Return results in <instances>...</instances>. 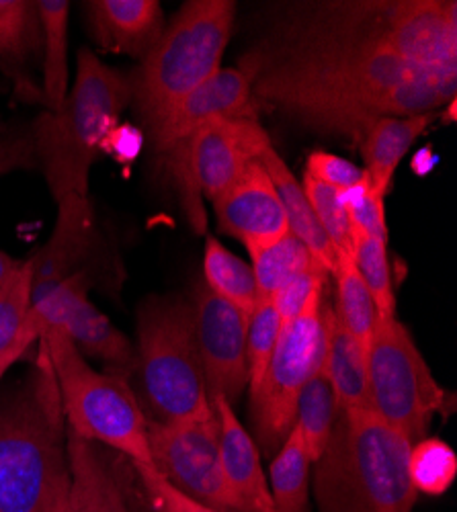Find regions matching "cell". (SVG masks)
Instances as JSON below:
<instances>
[{
  "label": "cell",
  "mask_w": 457,
  "mask_h": 512,
  "mask_svg": "<svg viewBox=\"0 0 457 512\" xmlns=\"http://www.w3.org/2000/svg\"><path fill=\"white\" fill-rule=\"evenodd\" d=\"M339 414V402L324 367V355L304 383L296 404V422L312 463L322 455Z\"/></svg>",
  "instance_id": "26"
},
{
  "label": "cell",
  "mask_w": 457,
  "mask_h": 512,
  "mask_svg": "<svg viewBox=\"0 0 457 512\" xmlns=\"http://www.w3.org/2000/svg\"><path fill=\"white\" fill-rule=\"evenodd\" d=\"M257 109L251 72L242 66L222 68L146 127L154 150L166 156L205 125L222 119H257Z\"/></svg>",
  "instance_id": "13"
},
{
  "label": "cell",
  "mask_w": 457,
  "mask_h": 512,
  "mask_svg": "<svg viewBox=\"0 0 457 512\" xmlns=\"http://www.w3.org/2000/svg\"><path fill=\"white\" fill-rule=\"evenodd\" d=\"M132 469L144 488V494L152 512H220L216 508L199 504L193 498L185 496L175 486L166 482L152 467L132 465Z\"/></svg>",
  "instance_id": "36"
},
{
  "label": "cell",
  "mask_w": 457,
  "mask_h": 512,
  "mask_svg": "<svg viewBox=\"0 0 457 512\" xmlns=\"http://www.w3.org/2000/svg\"><path fill=\"white\" fill-rule=\"evenodd\" d=\"M31 310V267L23 261L21 269L0 289V351L15 343Z\"/></svg>",
  "instance_id": "34"
},
{
  "label": "cell",
  "mask_w": 457,
  "mask_h": 512,
  "mask_svg": "<svg viewBox=\"0 0 457 512\" xmlns=\"http://www.w3.org/2000/svg\"><path fill=\"white\" fill-rule=\"evenodd\" d=\"M191 306L207 392L224 396L234 406L248 390V316L207 289L205 283L195 285Z\"/></svg>",
  "instance_id": "14"
},
{
  "label": "cell",
  "mask_w": 457,
  "mask_h": 512,
  "mask_svg": "<svg viewBox=\"0 0 457 512\" xmlns=\"http://www.w3.org/2000/svg\"><path fill=\"white\" fill-rule=\"evenodd\" d=\"M369 410L410 443L427 437L445 390L398 318H378L367 347Z\"/></svg>",
  "instance_id": "8"
},
{
  "label": "cell",
  "mask_w": 457,
  "mask_h": 512,
  "mask_svg": "<svg viewBox=\"0 0 457 512\" xmlns=\"http://www.w3.org/2000/svg\"><path fill=\"white\" fill-rule=\"evenodd\" d=\"M337 281L335 314L343 328L367 351L378 322V310L353 261H341L332 273Z\"/></svg>",
  "instance_id": "29"
},
{
  "label": "cell",
  "mask_w": 457,
  "mask_h": 512,
  "mask_svg": "<svg viewBox=\"0 0 457 512\" xmlns=\"http://www.w3.org/2000/svg\"><path fill=\"white\" fill-rule=\"evenodd\" d=\"M433 121V113L408 117H380L359 138L363 154V173L367 187L378 197H386L396 168Z\"/></svg>",
  "instance_id": "21"
},
{
  "label": "cell",
  "mask_w": 457,
  "mask_h": 512,
  "mask_svg": "<svg viewBox=\"0 0 457 512\" xmlns=\"http://www.w3.org/2000/svg\"><path fill=\"white\" fill-rule=\"evenodd\" d=\"M236 19L232 0H189L130 74L132 103L148 125L222 70Z\"/></svg>",
  "instance_id": "6"
},
{
  "label": "cell",
  "mask_w": 457,
  "mask_h": 512,
  "mask_svg": "<svg viewBox=\"0 0 457 512\" xmlns=\"http://www.w3.org/2000/svg\"><path fill=\"white\" fill-rule=\"evenodd\" d=\"M410 441L371 410H339L314 467L318 512H412Z\"/></svg>",
  "instance_id": "3"
},
{
  "label": "cell",
  "mask_w": 457,
  "mask_h": 512,
  "mask_svg": "<svg viewBox=\"0 0 457 512\" xmlns=\"http://www.w3.org/2000/svg\"><path fill=\"white\" fill-rule=\"evenodd\" d=\"M267 142L271 138L259 119H222L205 125L187 144L162 156L183 189L185 207L197 232H205L197 195L203 193L214 203L257 160Z\"/></svg>",
  "instance_id": "10"
},
{
  "label": "cell",
  "mask_w": 457,
  "mask_h": 512,
  "mask_svg": "<svg viewBox=\"0 0 457 512\" xmlns=\"http://www.w3.org/2000/svg\"><path fill=\"white\" fill-rule=\"evenodd\" d=\"M39 338H41V336H39L35 330H31L29 326L23 324L19 336L15 338V343L9 345L5 351H0V379L5 377V373H7L17 361H21L23 357L29 355L31 347L39 343Z\"/></svg>",
  "instance_id": "40"
},
{
  "label": "cell",
  "mask_w": 457,
  "mask_h": 512,
  "mask_svg": "<svg viewBox=\"0 0 457 512\" xmlns=\"http://www.w3.org/2000/svg\"><path fill=\"white\" fill-rule=\"evenodd\" d=\"M408 476L419 494L443 496L455 482L457 455L445 441L425 437L410 445Z\"/></svg>",
  "instance_id": "30"
},
{
  "label": "cell",
  "mask_w": 457,
  "mask_h": 512,
  "mask_svg": "<svg viewBox=\"0 0 457 512\" xmlns=\"http://www.w3.org/2000/svg\"><path fill=\"white\" fill-rule=\"evenodd\" d=\"M300 7L242 58L259 105L359 142L380 117L435 113L455 101V76L412 66L388 48V3Z\"/></svg>",
  "instance_id": "1"
},
{
  "label": "cell",
  "mask_w": 457,
  "mask_h": 512,
  "mask_svg": "<svg viewBox=\"0 0 457 512\" xmlns=\"http://www.w3.org/2000/svg\"><path fill=\"white\" fill-rule=\"evenodd\" d=\"M251 254V269L257 283V300H271V297L292 279L318 265L310 250L294 236L285 234L273 242L246 248Z\"/></svg>",
  "instance_id": "28"
},
{
  "label": "cell",
  "mask_w": 457,
  "mask_h": 512,
  "mask_svg": "<svg viewBox=\"0 0 457 512\" xmlns=\"http://www.w3.org/2000/svg\"><path fill=\"white\" fill-rule=\"evenodd\" d=\"M214 209L220 228L246 248L273 242L289 232L279 195L257 160L214 201Z\"/></svg>",
  "instance_id": "16"
},
{
  "label": "cell",
  "mask_w": 457,
  "mask_h": 512,
  "mask_svg": "<svg viewBox=\"0 0 457 512\" xmlns=\"http://www.w3.org/2000/svg\"><path fill=\"white\" fill-rule=\"evenodd\" d=\"M21 265H23V261H17L5 250H0V289L7 285V281L21 269Z\"/></svg>",
  "instance_id": "41"
},
{
  "label": "cell",
  "mask_w": 457,
  "mask_h": 512,
  "mask_svg": "<svg viewBox=\"0 0 457 512\" xmlns=\"http://www.w3.org/2000/svg\"><path fill=\"white\" fill-rule=\"evenodd\" d=\"M148 445L156 472L179 492L220 512H238L222 474L214 408L207 416L175 422L148 418Z\"/></svg>",
  "instance_id": "11"
},
{
  "label": "cell",
  "mask_w": 457,
  "mask_h": 512,
  "mask_svg": "<svg viewBox=\"0 0 457 512\" xmlns=\"http://www.w3.org/2000/svg\"><path fill=\"white\" fill-rule=\"evenodd\" d=\"M82 9L101 50L136 60L156 46L166 27L158 0H89Z\"/></svg>",
  "instance_id": "18"
},
{
  "label": "cell",
  "mask_w": 457,
  "mask_h": 512,
  "mask_svg": "<svg viewBox=\"0 0 457 512\" xmlns=\"http://www.w3.org/2000/svg\"><path fill=\"white\" fill-rule=\"evenodd\" d=\"M44 50V29L31 0H0V68L15 78L19 91L35 95L25 66Z\"/></svg>",
  "instance_id": "23"
},
{
  "label": "cell",
  "mask_w": 457,
  "mask_h": 512,
  "mask_svg": "<svg viewBox=\"0 0 457 512\" xmlns=\"http://www.w3.org/2000/svg\"><path fill=\"white\" fill-rule=\"evenodd\" d=\"M70 488L62 512H130L109 453L68 431Z\"/></svg>",
  "instance_id": "19"
},
{
  "label": "cell",
  "mask_w": 457,
  "mask_h": 512,
  "mask_svg": "<svg viewBox=\"0 0 457 512\" xmlns=\"http://www.w3.org/2000/svg\"><path fill=\"white\" fill-rule=\"evenodd\" d=\"M33 138L25 132L0 130V179L17 170H37Z\"/></svg>",
  "instance_id": "39"
},
{
  "label": "cell",
  "mask_w": 457,
  "mask_h": 512,
  "mask_svg": "<svg viewBox=\"0 0 457 512\" xmlns=\"http://www.w3.org/2000/svg\"><path fill=\"white\" fill-rule=\"evenodd\" d=\"M257 162L265 168V173L269 175L281 207L285 211V220L289 234H294L312 254V259L328 273L332 275L337 269V252L332 248L330 240L326 238L324 230L320 228L316 213L304 193L302 183L296 179V175L289 170L285 160L277 154L271 142H267L259 154Z\"/></svg>",
  "instance_id": "20"
},
{
  "label": "cell",
  "mask_w": 457,
  "mask_h": 512,
  "mask_svg": "<svg viewBox=\"0 0 457 512\" xmlns=\"http://www.w3.org/2000/svg\"><path fill=\"white\" fill-rule=\"evenodd\" d=\"M203 283L224 302L251 316L257 304V283L251 265L210 236L203 248Z\"/></svg>",
  "instance_id": "27"
},
{
  "label": "cell",
  "mask_w": 457,
  "mask_h": 512,
  "mask_svg": "<svg viewBox=\"0 0 457 512\" xmlns=\"http://www.w3.org/2000/svg\"><path fill=\"white\" fill-rule=\"evenodd\" d=\"M220 422V461L230 498L238 512H277L269 482L261 465V453L234 406L224 396H210Z\"/></svg>",
  "instance_id": "17"
},
{
  "label": "cell",
  "mask_w": 457,
  "mask_h": 512,
  "mask_svg": "<svg viewBox=\"0 0 457 512\" xmlns=\"http://www.w3.org/2000/svg\"><path fill=\"white\" fill-rule=\"evenodd\" d=\"M324 367L339 410H369L367 351L343 328L328 302H324Z\"/></svg>",
  "instance_id": "22"
},
{
  "label": "cell",
  "mask_w": 457,
  "mask_h": 512,
  "mask_svg": "<svg viewBox=\"0 0 457 512\" xmlns=\"http://www.w3.org/2000/svg\"><path fill=\"white\" fill-rule=\"evenodd\" d=\"M128 105L130 74L105 64L91 48H82L64 105L54 113L44 111L33 123L35 158L54 201L89 195L91 168Z\"/></svg>",
  "instance_id": "4"
},
{
  "label": "cell",
  "mask_w": 457,
  "mask_h": 512,
  "mask_svg": "<svg viewBox=\"0 0 457 512\" xmlns=\"http://www.w3.org/2000/svg\"><path fill=\"white\" fill-rule=\"evenodd\" d=\"M0 394V512H62L70 488L68 426L46 347Z\"/></svg>",
  "instance_id": "2"
},
{
  "label": "cell",
  "mask_w": 457,
  "mask_h": 512,
  "mask_svg": "<svg viewBox=\"0 0 457 512\" xmlns=\"http://www.w3.org/2000/svg\"><path fill=\"white\" fill-rule=\"evenodd\" d=\"M58 205V216L50 240L41 246L31 267V297L46 293L68 277L85 271L87 256L95 242V209L89 195H68Z\"/></svg>",
  "instance_id": "15"
},
{
  "label": "cell",
  "mask_w": 457,
  "mask_h": 512,
  "mask_svg": "<svg viewBox=\"0 0 457 512\" xmlns=\"http://www.w3.org/2000/svg\"><path fill=\"white\" fill-rule=\"evenodd\" d=\"M37 11L44 29V99L46 111H58L70 89H68V17L70 3L66 0H37Z\"/></svg>",
  "instance_id": "24"
},
{
  "label": "cell",
  "mask_w": 457,
  "mask_h": 512,
  "mask_svg": "<svg viewBox=\"0 0 457 512\" xmlns=\"http://www.w3.org/2000/svg\"><path fill=\"white\" fill-rule=\"evenodd\" d=\"M136 355L156 420L175 422L212 412L191 302L173 295L146 297L138 308Z\"/></svg>",
  "instance_id": "7"
},
{
  "label": "cell",
  "mask_w": 457,
  "mask_h": 512,
  "mask_svg": "<svg viewBox=\"0 0 457 512\" xmlns=\"http://www.w3.org/2000/svg\"><path fill=\"white\" fill-rule=\"evenodd\" d=\"M328 277L330 275L320 265H312L308 271H304L302 275H298L296 279H292L287 285H283L271 297L273 306H275V310H277V314L283 322V328L300 316V312L306 308V304L310 302V297L316 291L326 287Z\"/></svg>",
  "instance_id": "37"
},
{
  "label": "cell",
  "mask_w": 457,
  "mask_h": 512,
  "mask_svg": "<svg viewBox=\"0 0 457 512\" xmlns=\"http://www.w3.org/2000/svg\"><path fill=\"white\" fill-rule=\"evenodd\" d=\"M306 175L320 181L326 187H332L339 193H347V191L355 189L365 179V173L361 166L353 164L347 158H341L337 154H328L322 150H316L308 156Z\"/></svg>",
  "instance_id": "38"
},
{
  "label": "cell",
  "mask_w": 457,
  "mask_h": 512,
  "mask_svg": "<svg viewBox=\"0 0 457 512\" xmlns=\"http://www.w3.org/2000/svg\"><path fill=\"white\" fill-rule=\"evenodd\" d=\"M324 302L326 287L316 291L300 316L281 330L265 375L248 390L257 447L265 455H275L294 429L298 396L324 355Z\"/></svg>",
  "instance_id": "9"
},
{
  "label": "cell",
  "mask_w": 457,
  "mask_h": 512,
  "mask_svg": "<svg viewBox=\"0 0 457 512\" xmlns=\"http://www.w3.org/2000/svg\"><path fill=\"white\" fill-rule=\"evenodd\" d=\"M87 271L68 277L58 287L31 297L25 326L39 336L48 328H62L82 357L101 361L109 373L130 379L138 369L132 340L91 302Z\"/></svg>",
  "instance_id": "12"
},
{
  "label": "cell",
  "mask_w": 457,
  "mask_h": 512,
  "mask_svg": "<svg viewBox=\"0 0 457 512\" xmlns=\"http://www.w3.org/2000/svg\"><path fill=\"white\" fill-rule=\"evenodd\" d=\"M39 340L52 363L68 431L119 453L132 465L156 469L148 445V416L130 379L91 367L58 326L48 328Z\"/></svg>",
  "instance_id": "5"
},
{
  "label": "cell",
  "mask_w": 457,
  "mask_h": 512,
  "mask_svg": "<svg viewBox=\"0 0 457 512\" xmlns=\"http://www.w3.org/2000/svg\"><path fill=\"white\" fill-rule=\"evenodd\" d=\"M341 199L347 207V216H349V222H351L355 246L365 236L388 242L384 197H378L376 193H373L367 187L365 179L355 189H351L347 193H341Z\"/></svg>",
  "instance_id": "35"
},
{
  "label": "cell",
  "mask_w": 457,
  "mask_h": 512,
  "mask_svg": "<svg viewBox=\"0 0 457 512\" xmlns=\"http://www.w3.org/2000/svg\"><path fill=\"white\" fill-rule=\"evenodd\" d=\"M283 322L273 306V300H257L246 326V367L248 390H253L265 375L275 353Z\"/></svg>",
  "instance_id": "33"
},
{
  "label": "cell",
  "mask_w": 457,
  "mask_h": 512,
  "mask_svg": "<svg viewBox=\"0 0 457 512\" xmlns=\"http://www.w3.org/2000/svg\"><path fill=\"white\" fill-rule=\"evenodd\" d=\"M312 459L300 431H289L269 469V492L277 512H310Z\"/></svg>",
  "instance_id": "25"
},
{
  "label": "cell",
  "mask_w": 457,
  "mask_h": 512,
  "mask_svg": "<svg viewBox=\"0 0 457 512\" xmlns=\"http://www.w3.org/2000/svg\"><path fill=\"white\" fill-rule=\"evenodd\" d=\"M304 193L316 213V220L337 252V265L341 261H353L355 256V238L351 222L347 216V207L341 199V193L332 187L322 185L320 181L304 173L302 181Z\"/></svg>",
  "instance_id": "31"
},
{
  "label": "cell",
  "mask_w": 457,
  "mask_h": 512,
  "mask_svg": "<svg viewBox=\"0 0 457 512\" xmlns=\"http://www.w3.org/2000/svg\"><path fill=\"white\" fill-rule=\"evenodd\" d=\"M353 263L373 297L378 318H396V295L388 261V242L378 238H361L355 246Z\"/></svg>",
  "instance_id": "32"
}]
</instances>
